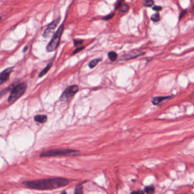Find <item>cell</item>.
Returning a JSON list of instances; mask_svg holds the SVG:
<instances>
[{
  "mask_svg": "<svg viewBox=\"0 0 194 194\" xmlns=\"http://www.w3.org/2000/svg\"><path fill=\"white\" fill-rule=\"evenodd\" d=\"M69 183L68 180L63 178H53L44 180L25 181L23 184L26 187L38 190H48L64 187Z\"/></svg>",
  "mask_w": 194,
  "mask_h": 194,
  "instance_id": "6da1fadb",
  "label": "cell"
},
{
  "mask_svg": "<svg viewBox=\"0 0 194 194\" xmlns=\"http://www.w3.org/2000/svg\"><path fill=\"white\" fill-rule=\"evenodd\" d=\"M80 151L72 150L69 149H54L45 151L41 153L40 157H48L56 156H76L79 155Z\"/></svg>",
  "mask_w": 194,
  "mask_h": 194,
  "instance_id": "7a4b0ae2",
  "label": "cell"
},
{
  "mask_svg": "<svg viewBox=\"0 0 194 194\" xmlns=\"http://www.w3.org/2000/svg\"><path fill=\"white\" fill-rule=\"evenodd\" d=\"M63 30H64V23H62L57 30V31L55 32L51 41L48 44L46 47V50L48 52H51L57 49L59 44L60 40L62 35V34L63 32Z\"/></svg>",
  "mask_w": 194,
  "mask_h": 194,
  "instance_id": "3957f363",
  "label": "cell"
},
{
  "mask_svg": "<svg viewBox=\"0 0 194 194\" xmlns=\"http://www.w3.org/2000/svg\"><path fill=\"white\" fill-rule=\"evenodd\" d=\"M26 89L27 84L26 83H21L14 87L12 90L11 93L8 98L9 103H13L17 100H18L25 93Z\"/></svg>",
  "mask_w": 194,
  "mask_h": 194,
  "instance_id": "277c9868",
  "label": "cell"
},
{
  "mask_svg": "<svg viewBox=\"0 0 194 194\" xmlns=\"http://www.w3.org/2000/svg\"><path fill=\"white\" fill-rule=\"evenodd\" d=\"M79 90V87L77 85L68 86L62 94L60 100L63 102H67L73 97Z\"/></svg>",
  "mask_w": 194,
  "mask_h": 194,
  "instance_id": "5b68a950",
  "label": "cell"
},
{
  "mask_svg": "<svg viewBox=\"0 0 194 194\" xmlns=\"http://www.w3.org/2000/svg\"><path fill=\"white\" fill-rule=\"evenodd\" d=\"M60 21V17H58V18L55 19L53 21L48 25L45 31L43 33V37L45 38H48L52 35L54 32L55 29L57 27Z\"/></svg>",
  "mask_w": 194,
  "mask_h": 194,
  "instance_id": "8992f818",
  "label": "cell"
},
{
  "mask_svg": "<svg viewBox=\"0 0 194 194\" xmlns=\"http://www.w3.org/2000/svg\"><path fill=\"white\" fill-rule=\"evenodd\" d=\"M145 54V52L138 50H131L122 55L121 59L123 60H129L135 58H138Z\"/></svg>",
  "mask_w": 194,
  "mask_h": 194,
  "instance_id": "52a82bcc",
  "label": "cell"
},
{
  "mask_svg": "<svg viewBox=\"0 0 194 194\" xmlns=\"http://www.w3.org/2000/svg\"><path fill=\"white\" fill-rule=\"evenodd\" d=\"M13 68L14 67L8 68L0 73V85L9 80L10 75L13 71Z\"/></svg>",
  "mask_w": 194,
  "mask_h": 194,
  "instance_id": "ba28073f",
  "label": "cell"
},
{
  "mask_svg": "<svg viewBox=\"0 0 194 194\" xmlns=\"http://www.w3.org/2000/svg\"><path fill=\"white\" fill-rule=\"evenodd\" d=\"M172 96H166V97H156L153 98L152 103L156 106H159L161 105L164 101L168 100L172 98Z\"/></svg>",
  "mask_w": 194,
  "mask_h": 194,
  "instance_id": "9c48e42d",
  "label": "cell"
},
{
  "mask_svg": "<svg viewBox=\"0 0 194 194\" xmlns=\"http://www.w3.org/2000/svg\"><path fill=\"white\" fill-rule=\"evenodd\" d=\"M34 120L39 123H45L47 120V116L46 115H37L34 116Z\"/></svg>",
  "mask_w": 194,
  "mask_h": 194,
  "instance_id": "30bf717a",
  "label": "cell"
},
{
  "mask_svg": "<svg viewBox=\"0 0 194 194\" xmlns=\"http://www.w3.org/2000/svg\"><path fill=\"white\" fill-rule=\"evenodd\" d=\"M51 66H52V63H49L47 65L45 68L42 71V72L39 73V77H42L44 76L45 74H46V73L49 71V70L51 68Z\"/></svg>",
  "mask_w": 194,
  "mask_h": 194,
  "instance_id": "8fae6325",
  "label": "cell"
},
{
  "mask_svg": "<svg viewBox=\"0 0 194 194\" xmlns=\"http://www.w3.org/2000/svg\"><path fill=\"white\" fill-rule=\"evenodd\" d=\"M145 192L146 194H154L155 193V188L153 185L149 186L145 188Z\"/></svg>",
  "mask_w": 194,
  "mask_h": 194,
  "instance_id": "7c38bea8",
  "label": "cell"
},
{
  "mask_svg": "<svg viewBox=\"0 0 194 194\" xmlns=\"http://www.w3.org/2000/svg\"><path fill=\"white\" fill-rule=\"evenodd\" d=\"M13 85H12L11 86L8 87L7 89H4L1 92H0V99L1 98H2L5 95H6L9 92H10V90H12L13 89V88L14 87H13Z\"/></svg>",
  "mask_w": 194,
  "mask_h": 194,
  "instance_id": "4fadbf2b",
  "label": "cell"
},
{
  "mask_svg": "<svg viewBox=\"0 0 194 194\" xmlns=\"http://www.w3.org/2000/svg\"><path fill=\"white\" fill-rule=\"evenodd\" d=\"M150 19L152 21L154 22H158L160 21L161 17H160L159 13L158 12H157L155 14L152 15L151 16Z\"/></svg>",
  "mask_w": 194,
  "mask_h": 194,
  "instance_id": "5bb4252c",
  "label": "cell"
},
{
  "mask_svg": "<svg viewBox=\"0 0 194 194\" xmlns=\"http://www.w3.org/2000/svg\"><path fill=\"white\" fill-rule=\"evenodd\" d=\"M142 2L145 7H151L154 4V1L153 0H142Z\"/></svg>",
  "mask_w": 194,
  "mask_h": 194,
  "instance_id": "9a60e30c",
  "label": "cell"
},
{
  "mask_svg": "<svg viewBox=\"0 0 194 194\" xmlns=\"http://www.w3.org/2000/svg\"><path fill=\"white\" fill-rule=\"evenodd\" d=\"M108 56L109 58L111 61H115L117 59V54L115 52H114V51H111V52H109L108 53Z\"/></svg>",
  "mask_w": 194,
  "mask_h": 194,
  "instance_id": "2e32d148",
  "label": "cell"
},
{
  "mask_svg": "<svg viewBox=\"0 0 194 194\" xmlns=\"http://www.w3.org/2000/svg\"><path fill=\"white\" fill-rule=\"evenodd\" d=\"M100 61H101V58H95L92 60L89 63L90 68H93L94 67H95Z\"/></svg>",
  "mask_w": 194,
  "mask_h": 194,
  "instance_id": "e0dca14e",
  "label": "cell"
},
{
  "mask_svg": "<svg viewBox=\"0 0 194 194\" xmlns=\"http://www.w3.org/2000/svg\"><path fill=\"white\" fill-rule=\"evenodd\" d=\"M129 6L127 4H124L120 7V12L122 13H126L129 10Z\"/></svg>",
  "mask_w": 194,
  "mask_h": 194,
  "instance_id": "ac0fdd59",
  "label": "cell"
},
{
  "mask_svg": "<svg viewBox=\"0 0 194 194\" xmlns=\"http://www.w3.org/2000/svg\"><path fill=\"white\" fill-rule=\"evenodd\" d=\"M74 194H83V188L82 185H79L76 187Z\"/></svg>",
  "mask_w": 194,
  "mask_h": 194,
  "instance_id": "d6986e66",
  "label": "cell"
},
{
  "mask_svg": "<svg viewBox=\"0 0 194 194\" xmlns=\"http://www.w3.org/2000/svg\"><path fill=\"white\" fill-rule=\"evenodd\" d=\"M114 14H114V13H111V14H109L107 15H106V16L104 17L103 18V19L104 20V21H108V20L112 19V18L114 16Z\"/></svg>",
  "mask_w": 194,
  "mask_h": 194,
  "instance_id": "ffe728a7",
  "label": "cell"
},
{
  "mask_svg": "<svg viewBox=\"0 0 194 194\" xmlns=\"http://www.w3.org/2000/svg\"><path fill=\"white\" fill-rule=\"evenodd\" d=\"M74 43L75 47H78L79 45H80L82 44L83 43V40H74Z\"/></svg>",
  "mask_w": 194,
  "mask_h": 194,
  "instance_id": "44dd1931",
  "label": "cell"
},
{
  "mask_svg": "<svg viewBox=\"0 0 194 194\" xmlns=\"http://www.w3.org/2000/svg\"><path fill=\"white\" fill-rule=\"evenodd\" d=\"M152 9L154 11H156L157 12H158L159 11H161L162 10V7H161V6H154L153 7H152Z\"/></svg>",
  "mask_w": 194,
  "mask_h": 194,
  "instance_id": "7402d4cb",
  "label": "cell"
},
{
  "mask_svg": "<svg viewBox=\"0 0 194 194\" xmlns=\"http://www.w3.org/2000/svg\"><path fill=\"white\" fill-rule=\"evenodd\" d=\"M84 48V46H82V47H77L76 50H75L74 52H73V55H74L75 53H77L78 52H79L80 51L82 50Z\"/></svg>",
  "mask_w": 194,
  "mask_h": 194,
  "instance_id": "603a6c76",
  "label": "cell"
},
{
  "mask_svg": "<svg viewBox=\"0 0 194 194\" xmlns=\"http://www.w3.org/2000/svg\"><path fill=\"white\" fill-rule=\"evenodd\" d=\"M187 11V9L186 10H183L180 13L179 16V19H180L182 18H183L185 15L186 14Z\"/></svg>",
  "mask_w": 194,
  "mask_h": 194,
  "instance_id": "cb8c5ba5",
  "label": "cell"
},
{
  "mask_svg": "<svg viewBox=\"0 0 194 194\" xmlns=\"http://www.w3.org/2000/svg\"><path fill=\"white\" fill-rule=\"evenodd\" d=\"M122 1H123V0L119 1L117 2V3L116 4V6H115V9H117L120 8V7L121 6V5H122Z\"/></svg>",
  "mask_w": 194,
  "mask_h": 194,
  "instance_id": "d4e9b609",
  "label": "cell"
},
{
  "mask_svg": "<svg viewBox=\"0 0 194 194\" xmlns=\"http://www.w3.org/2000/svg\"><path fill=\"white\" fill-rule=\"evenodd\" d=\"M130 194H144V192L143 191H141V190H138V191H133L132 192V193Z\"/></svg>",
  "mask_w": 194,
  "mask_h": 194,
  "instance_id": "484cf974",
  "label": "cell"
},
{
  "mask_svg": "<svg viewBox=\"0 0 194 194\" xmlns=\"http://www.w3.org/2000/svg\"><path fill=\"white\" fill-rule=\"evenodd\" d=\"M28 50V46H25V47H24V48H23V52H25L26 50Z\"/></svg>",
  "mask_w": 194,
  "mask_h": 194,
  "instance_id": "4316f807",
  "label": "cell"
},
{
  "mask_svg": "<svg viewBox=\"0 0 194 194\" xmlns=\"http://www.w3.org/2000/svg\"><path fill=\"white\" fill-rule=\"evenodd\" d=\"M60 194H67V193L66 192V191H63L62 193H61Z\"/></svg>",
  "mask_w": 194,
  "mask_h": 194,
  "instance_id": "83f0119b",
  "label": "cell"
},
{
  "mask_svg": "<svg viewBox=\"0 0 194 194\" xmlns=\"http://www.w3.org/2000/svg\"><path fill=\"white\" fill-rule=\"evenodd\" d=\"M1 19H2V18H1V17H0V22H1Z\"/></svg>",
  "mask_w": 194,
  "mask_h": 194,
  "instance_id": "f1b7e54d",
  "label": "cell"
}]
</instances>
